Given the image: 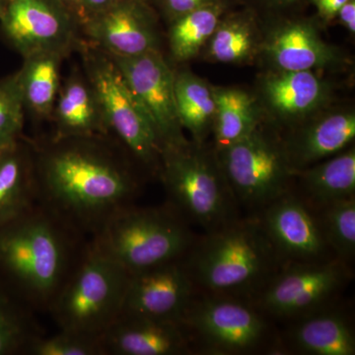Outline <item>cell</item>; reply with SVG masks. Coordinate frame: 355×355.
<instances>
[{
  "mask_svg": "<svg viewBox=\"0 0 355 355\" xmlns=\"http://www.w3.org/2000/svg\"><path fill=\"white\" fill-rule=\"evenodd\" d=\"M315 212L336 258L352 266L355 257V197L331 203Z\"/></svg>",
  "mask_w": 355,
  "mask_h": 355,
  "instance_id": "cell-30",
  "label": "cell"
},
{
  "mask_svg": "<svg viewBox=\"0 0 355 355\" xmlns=\"http://www.w3.org/2000/svg\"><path fill=\"white\" fill-rule=\"evenodd\" d=\"M179 324L193 354H277L279 331L246 299L198 291Z\"/></svg>",
  "mask_w": 355,
  "mask_h": 355,
  "instance_id": "cell-6",
  "label": "cell"
},
{
  "mask_svg": "<svg viewBox=\"0 0 355 355\" xmlns=\"http://www.w3.org/2000/svg\"><path fill=\"white\" fill-rule=\"evenodd\" d=\"M198 236L169 205L140 207L135 203L116 212L89 242L132 275L181 260Z\"/></svg>",
  "mask_w": 355,
  "mask_h": 355,
  "instance_id": "cell-5",
  "label": "cell"
},
{
  "mask_svg": "<svg viewBox=\"0 0 355 355\" xmlns=\"http://www.w3.org/2000/svg\"><path fill=\"white\" fill-rule=\"evenodd\" d=\"M183 261L198 291L250 301L284 265L254 214L198 236Z\"/></svg>",
  "mask_w": 355,
  "mask_h": 355,
  "instance_id": "cell-3",
  "label": "cell"
},
{
  "mask_svg": "<svg viewBox=\"0 0 355 355\" xmlns=\"http://www.w3.org/2000/svg\"><path fill=\"white\" fill-rule=\"evenodd\" d=\"M50 121L53 137L110 135L101 103L83 69L76 67L62 81Z\"/></svg>",
  "mask_w": 355,
  "mask_h": 355,
  "instance_id": "cell-21",
  "label": "cell"
},
{
  "mask_svg": "<svg viewBox=\"0 0 355 355\" xmlns=\"http://www.w3.org/2000/svg\"><path fill=\"white\" fill-rule=\"evenodd\" d=\"M110 57L146 111L162 149L186 142L189 139L177 112L174 69L162 51L132 58Z\"/></svg>",
  "mask_w": 355,
  "mask_h": 355,
  "instance_id": "cell-14",
  "label": "cell"
},
{
  "mask_svg": "<svg viewBox=\"0 0 355 355\" xmlns=\"http://www.w3.org/2000/svg\"><path fill=\"white\" fill-rule=\"evenodd\" d=\"M38 203L34 150L21 139L0 150V226L18 218Z\"/></svg>",
  "mask_w": 355,
  "mask_h": 355,
  "instance_id": "cell-23",
  "label": "cell"
},
{
  "mask_svg": "<svg viewBox=\"0 0 355 355\" xmlns=\"http://www.w3.org/2000/svg\"><path fill=\"white\" fill-rule=\"evenodd\" d=\"M292 191L314 211L355 197V147L294 173Z\"/></svg>",
  "mask_w": 355,
  "mask_h": 355,
  "instance_id": "cell-22",
  "label": "cell"
},
{
  "mask_svg": "<svg viewBox=\"0 0 355 355\" xmlns=\"http://www.w3.org/2000/svg\"><path fill=\"white\" fill-rule=\"evenodd\" d=\"M26 355H103V352L100 338L60 329L55 335L35 338Z\"/></svg>",
  "mask_w": 355,
  "mask_h": 355,
  "instance_id": "cell-32",
  "label": "cell"
},
{
  "mask_svg": "<svg viewBox=\"0 0 355 355\" xmlns=\"http://www.w3.org/2000/svg\"><path fill=\"white\" fill-rule=\"evenodd\" d=\"M216 119L211 144L216 151L244 139L263 121L253 91L239 86H214Z\"/></svg>",
  "mask_w": 355,
  "mask_h": 355,
  "instance_id": "cell-26",
  "label": "cell"
},
{
  "mask_svg": "<svg viewBox=\"0 0 355 355\" xmlns=\"http://www.w3.org/2000/svg\"><path fill=\"white\" fill-rule=\"evenodd\" d=\"M130 277L88 242L48 313L60 330L100 338L120 315Z\"/></svg>",
  "mask_w": 355,
  "mask_h": 355,
  "instance_id": "cell-7",
  "label": "cell"
},
{
  "mask_svg": "<svg viewBox=\"0 0 355 355\" xmlns=\"http://www.w3.org/2000/svg\"><path fill=\"white\" fill-rule=\"evenodd\" d=\"M24 116L16 73L0 78V150L22 139Z\"/></svg>",
  "mask_w": 355,
  "mask_h": 355,
  "instance_id": "cell-31",
  "label": "cell"
},
{
  "mask_svg": "<svg viewBox=\"0 0 355 355\" xmlns=\"http://www.w3.org/2000/svg\"><path fill=\"white\" fill-rule=\"evenodd\" d=\"M0 36L23 58L43 51L67 58L84 41L80 23L58 0H3Z\"/></svg>",
  "mask_w": 355,
  "mask_h": 355,
  "instance_id": "cell-11",
  "label": "cell"
},
{
  "mask_svg": "<svg viewBox=\"0 0 355 355\" xmlns=\"http://www.w3.org/2000/svg\"><path fill=\"white\" fill-rule=\"evenodd\" d=\"M300 1L301 0H263L266 6L277 11L288 10L300 3Z\"/></svg>",
  "mask_w": 355,
  "mask_h": 355,
  "instance_id": "cell-38",
  "label": "cell"
},
{
  "mask_svg": "<svg viewBox=\"0 0 355 355\" xmlns=\"http://www.w3.org/2000/svg\"><path fill=\"white\" fill-rule=\"evenodd\" d=\"M352 279V266L338 258L284 263L252 302L273 322L289 323L340 300Z\"/></svg>",
  "mask_w": 355,
  "mask_h": 355,
  "instance_id": "cell-10",
  "label": "cell"
},
{
  "mask_svg": "<svg viewBox=\"0 0 355 355\" xmlns=\"http://www.w3.org/2000/svg\"><path fill=\"white\" fill-rule=\"evenodd\" d=\"M216 153L236 202L249 214L293 188L295 171L287 158L282 135L265 121L244 139Z\"/></svg>",
  "mask_w": 355,
  "mask_h": 355,
  "instance_id": "cell-9",
  "label": "cell"
},
{
  "mask_svg": "<svg viewBox=\"0 0 355 355\" xmlns=\"http://www.w3.org/2000/svg\"><path fill=\"white\" fill-rule=\"evenodd\" d=\"M58 1L76 18L77 21L80 23L81 27L87 22L88 16L84 10L80 0H58Z\"/></svg>",
  "mask_w": 355,
  "mask_h": 355,
  "instance_id": "cell-37",
  "label": "cell"
},
{
  "mask_svg": "<svg viewBox=\"0 0 355 355\" xmlns=\"http://www.w3.org/2000/svg\"><path fill=\"white\" fill-rule=\"evenodd\" d=\"M336 19L349 33L350 36L355 34V0H347L342 8L338 10Z\"/></svg>",
  "mask_w": 355,
  "mask_h": 355,
  "instance_id": "cell-35",
  "label": "cell"
},
{
  "mask_svg": "<svg viewBox=\"0 0 355 355\" xmlns=\"http://www.w3.org/2000/svg\"><path fill=\"white\" fill-rule=\"evenodd\" d=\"M88 242L37 203L0 226V284L33 312L48 313Z\"/></svg>",
  "mask_w": 355,
  "mask_h": 355,
  "instance_id": "cell-2",
  "label": "cell"
},
{
  "mask_svg": "<svg viewBox=\"0 0 355 355\" xmlns=\"http://www.w3.org/2000/svg\"><path fill=\"white\" fill-rule=\"evenodd\" d=\"M198 289L183 259L132 273L120 314L179 323Z\"/></svg>",
  "mask_w": 355,
  "mask_h": 355,
  "instance_id": "cell-17",
  "label": "cell"
},
{
  "mask_svg": "<svg viewBox=\"0 0 355 355\" xmlns=\"http://www.w3.org/2000/svg\"><path fill=\"white\" fill-rule=\"evenodd\" d=\"M2 4H3V0H0V11H1Z\"/></svg>",
  "mask_w": 355,
  "mask_h": 355,
  "instance_id": "cell-39",
  "label": "cell"
},
{
  "mask_svg": "<svg viewBox=\"0 0 355 355\" xmlns=\"http://www.w3.org/2000/svg\"><path fill=\"white\" fill-rule=\"evenodd\" d=\"M338 88L321 72L263 69L252 91L263 121L282 133L338 101Z\"/></svg>",
  "mask_w": 355,
  "mask_h": 355,
  "instance_id": "cell-12",
  "label": "cell"
},
{
  "mask_svg": "<svg viewBox=\"0 0 355 355\" xmlns=\"http://www.w3.org/2000/svg\"><path fill=\"white\" fill-rule=\"evenodd\" d=\"M84 7L86 14H87L88 19L92 16L103 12L114 6L116 2L120 0H80Z\"/></svg>",
  "mask_w": 355,
  "mask_h": 355,
  "instance_id": "cell-36",
  "label": "cell"
},
{
  "mask_svg": "<svg viewBox=\"0 0 355 355\" xmlns=\"http://www.w3.org/2000/svg\"><path fill=\"white\" fill-rule=\"evenodd\" d=\"M158 178L167 193L168 205L205 232L241 216L210 141L198 144L189 139L179 146L163 148Z\"/></svg>",
  "mask_w": 355,
  "mask_h": 355,
  "instance_id": "cell-4",
  "label": "cell"
},
{
  "mask_svg": "<svg viewBox=\"0 0 355 355\" xmlns=\"http://www.w3.org/2000/svg\"><path fill=\"white\" fill-rule=\"evenodd\" d=\"M89 44L118 58H132L161 50L157 21L147 2L120 0L89 18L83 26Z\"/></svg>",
  "mask_w": 355,
  "mask_h": 355,
  "instance_id": "cell-16",
  "label": "cell"
},
{
  "mask_svg": "<svg viewBox=\"0 0 355 355\" xmlns=\"http://www.w3.org/2000/svg\"><path fill=\"white\" fill-rule=\"evenodd\" d=\"M260 62L263 69L336 73L352 60L338 46L326 41L319 23L303 18H280L263 25Z\"/></svg>",
  "mask_w": 355,
  "mask_h": 355,
  "instance_id": "cell-13",
  "label": "cell"
},
{
  "mask_svg": "<svg viewBox=\"0 0 355 355\" xmlns=\"http://www.w3.org/2000/svg\"><path fill=\"white\" fill-rule=\"evenodd\" d=\"M253 214L284 265L336 258L324 239L316 212L293 191Z\"/></svg>",
  "mask_w": 355,
  "mask_h": 355,
  "instance_id": "cell-15",
  "label": "cell"
},
{
  "mask_svg": "<svg viewBox=\"0 0 355 355\" xmlns=\"http://www.w3.org/2000/svg\"><path fill=\"white\" fill-rule=\"evenodd\" d=\"M41 335L34 312L0 284V355H26Z\"/></svg>",
  "mask_w": 355,
  "mask_h": 355,
  "instance_id": "cell-29",
  "label": "cell"
},
{
  "mask_svg": "<svg viewBox=\"0 0 355 355\" xmlns=\"http://www.w3.org/2000/svg\"><path fill=\"white\" fill-rule=\"evenodd\" d=\"M347 0H311L317 8L318 15L324 24L336 20L338 10Z\"/></svg>",
  "mask_w": 355,
  "mask_h": 355,
  "instance_id": "cell-34",
  "label": "cell"
},
{
  "mask_svg": "<svg viewBox=\"0 0 355 355\" xmlns=\"http://www.w3.org/2000/svg\"><path fill=\"white\" fill-rule=\"evenodd\" d=\"M139 1L147 2V3H148V2L150 1V0H139Z\"/></svg>",
  "mask_w": 355,
  "mask_h": 355,
  "instance_id": "cell-40",
  "label": "cell"
},
{
  "mask_svg": "<svg viewBox=\"0 0 355 355\" xmlns=\"http://www.w3.org/2000/svg\"><path fill=\"white\" fill-rule=\"evenodd\" d=\"M78 51L83 55L84 72L101 103L110 135L120 142L142 171L158 178L162 146L121 70L108 53L85 40Z\"/></svg>",
  "mask_w": 355,
  "mask_h": 355,
  "instance_id": "cell-8",
  "label": "cell"
},
{
  "mask_svg": "<svg viewBox=\"0 0 355 355\" xmlns=\"http://www.w3.org/2000/svg\"><path fill=\"white\" fill-rule=\"evenodd\" d=\"M175 98L180 123L198 144L209 142L216 119L214 85L191 70L174 69Z\"/></svg>",
  "mask_w": 355,
  "mask_h": 355,
  "instance_id": "cell-27",
  "label": "cell"
},
{
  "mask_svg": "<svg viewBox=\"0 0 355 355\" xmlns=\"http://www.w3.org/2000/svg\"><path fill=\"white\" fill-rule=\"evenodd\" d=\"M280 135L294 171L305 169L354 144V107L336 101Z\"/></svg>",
  "mask_w": 355,
  "mask_h": 355,
  "instance_id": "cell-18",
  "label": "cell"
},
{
  "mask_svg": "<svg viewBox=\"0 0 355 355\" xmlns=\"http://www.w3.org/2000/svg\"><path fill=\"white\" fill-rule=\"evenodd\" d=\"M103 355L193 354L179 323L120 314L100 338Z\"/></svg>",
  "mask_w": 355,
  "mask_h": 355,
  "instance_id": "cell-20",
  "label": "cell"
},
{
  "mask_svg": "<svg viewBox=\"0 0 355 355\" xmlns=\"http://www.w3.org/2000/svg\"><path fill=\"white\" fill-rule=\"evenodd\" d=\"M32 142L38 203L92 238L141 190L137 163L112 135Z\"/></svg>",
  "mask_w": 355,
  "mask_h": 355,
  "instance_id": "cell-1",
  "label": "cell"
},
{
  "mask_svg": "<svg viewBox=\"0 0 355 355\" xmlns=\"http://www.w3.org/2000/svg\"><path fill=\"white\" fill-rule=\"evenodd\" d=\"M263 38V25L254 14L226 13L202 53L209 62L252 64L258 62Z\"/></svg>",
  "mask_w": 355,
  "mask_h": 355,
  "instance_id": "cell-24",
  "label": "cell"
},
{
  "mask_svg": "<svg viewBox=\"0 0 355 355\" xmlns=\"http://www.w3.org/2000/svg\"><path fill=\"white\" fill-rule=\"evenodd\" d=\"M62 53L43 51L23 58L16 72L25 113L40 121H51L53 106L62 85Z\"/></svg>",
  "mask_w": 355,
  "mask_h": 355,
  "instance_id": "cell-25",
  "label": "cell"
},
{
  "mask_svg": "<svg viewBox=\"0 0 355 355\" xmlns=\"http://www.w3.org/2000/svg\"><path fill=\"white\" fill-rule=\"evenodd\" d=\"M286 324L277 354H355L354 319L342 299Z\"/></svg>",
  "mask_w": 355,
  "mask_h": 355,
  "instance_id": "cell-19",
  "label": "cell"
},
{
  "mask_svg": "<svg viewBox=\"0 0 355 355\" xmlns=\"http://www.w3.org/2000/svg\"><path fill=\"white\" fill-rule=\"evenodd\" d=\"M214 1L217 0H157V4L169 24L179 16Z\"/></svg>",
  "mask_w": 355,
  "mask_h": 355,
  "instance_id": "cell-33",
  "label": "cell"
},
{
  "mask_svg": "<svg viewBox=\"0 0 355 355\" xmlns=\"http://www.w3.org/2000/svg\"><path fill=\"white\" fill-rule=\"evenodd\" d=\"M223 0H217L183 14L169 23L170 55L175 62H186L200 55L226 13Z\"/></svg>",
  "mask_w": 355,
  "mask_h": 355,
  "instance_id": "cell-28",
  "label": "cell"
}]
</instances>
